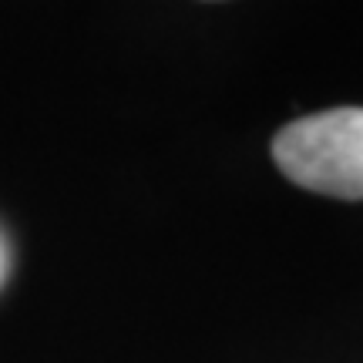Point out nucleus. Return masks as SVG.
I'll return each instance as SVG.
<instances>
[{
    "label": "nucleus",
    "instance_id": "f257e3e1",
    "mask_svg": "<svg viewBox=\"0 0 363 363\" xmlns=\"http://www.w3.org/2000/svg\"><path fill=\"white\" fill-rule=\"evenodd\" d=\"M272 158L289 182L333 199H363V108H337L286 125Z\"/></svg>",
    "mask_w": 363,
    "mask_h": 363
}]
</instances>
